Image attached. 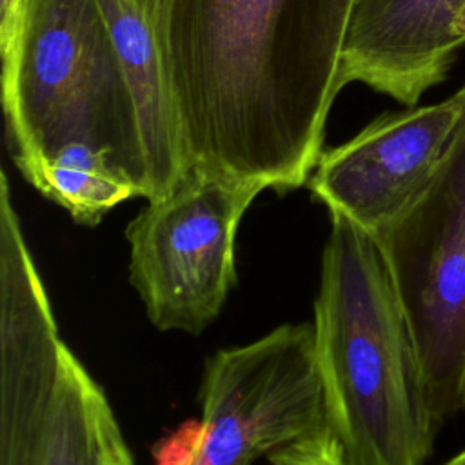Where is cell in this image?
<instances>
[{"instance_id": "obj_10", "label": "cell", "mask_w": 465, "mask_h": 465, "mask_svg": "<svg viewBox=\"0 0 465 465\" xmlns=\"http://www.w3.org/2000/svg\"><path fill=\"white\" fill-rule=\"evenodd\" d=\"M134 100L147 171V202L171 194L189 174L183 138L143 0H96Z\"/></svg>"}, {"instance_id": "obj_9", "label": "cell", "mask_w": 465, "mask_h": 465, "mask_svg": "<svg viewBox=\"0 0 465 465\" xmlns=\"http://www.w3.org/2000/svg\"><path fill=\"white\" fill-rule=\"evenodd\" d=\"M465 0H354L340 84L363 82L407 107L443 82L465 42L452 24Z\"/></svg>"}, {"instance_id": "obj_14", "label": "cell", "mask_w": 465, "mask_h": 465, "mask_svg": "<svg viewBox=\"0 0 465 465\" xmlns=\"http://www.w3.org/2000/svg\"><path fill=\"white\" fill-rule=\"evenodd\" d=\"M452 29L454 33L465 42V5L460 9V13L456 15L454 18V24H452Z\"/></svg>"}, {"instance_id": "obj_6", "label": "cell", "mask_w": 465, "mask_h": 465, "mask_svg": "<svg viewBox=\"0 0 465 465\" xmlns=\"http://www.w3.org/2000/svg\"><path fill=\"white\" fill-rule=\"evenodd\" d=\"M374 238L440 427L465 412V116L425 189Z\"/></svg>"}, {"instance_id": "obj_4", "label": "cell", "mask_w": 465, "mask_h": 465, "mask_svg": "<svg viewBox=\"0 0 465 465\" xmlns=\"http://www.w3.org/2000/svg\"><path fill=\"white\" fill-rule=\"evenodd\" d=\"M0 465H134L114 411L62 338L0 174Z\"/></svg>"}, {"instance_id": "obj_1", "label": "cell", "mask_w": 465, "mask_h": 465, "mask_svg": "<svg viewBox=\"0 0 465 465\" xmlns=\"http://www.w3.org/2000/svg\"><path fill=\"white\" fill-rule=\"evenodd\" d=\"M354 0H143L191 173L309 182Z\"/></svg>"}, {"instance_id": "obj_8", "label": "cell", "mask_w": 465, "mask_h": 465, "mask_svg": "<svg viewBox=\"0 0 465 465\" xmlns=\"http://www.w3.org/2000/svg\"><path fill=\"white\" fill-rule=\"evenodd\" d=\"M465 116V85L443 102L385 114L322 153L309 187L331 216L376 234L436 173Z\"/></svg>"}, {"instance_id": "obj_11", "label": "cell", "mask_w": 465, "mask_h": 465, "mask_svg": "<svg viewBox=\"0 0 465 465\" xmlns=\"http://www.w3.org/2000/svg\"><path fill=\"white\" fill-rule=\"evenodd\" d=\"M27 182L80 225L94 227L118 203L138 196L134 185L107 156L73 143L42 163Z\"/></svg>"}, {"instance_id": "obj_2", "label": "cell", "mask_w": 465, "mask_h": 465, "mask_svg": "<svg viewBox=\"0 0 465 465\" xmlns=\"http://www.w3.org/2000/svg\"><path fill=\"white\" fill-rule=\"evenodd\" d=\"M327 425L354 465H425L434 421L414 338L374 234L331 216L312 312Z\"/></svg>"}, {"instance_id": "obj_7", "label": "cell", "mask_w": 465, "mask_h": 465, "mask_svg": "<svg viewBox=\"0 0 465 465\" xmlns=\"http://www.w3.org/2000/svg\"><path fill=\"white\" fill-rule=\"evenodd\" d=\"M262 191L191 173L129 222V282L158 331L200 334L218 318L236 282L240 222Z\"/></svg>"}, {"instance_id": "obj_3", "label": "cell", "mask_w": 465, "mask_h": 465, "mask_svg": "<svg viewBox=\"0 0 465 465\" xmlns=\"http://www.w3.org/2000/svg\"><path fill=\"white\" fill-rule=\"evenodd\" d=\"M2 91L11 154L25 180L84 143L147 196L134 100L96 0H20L2 51Z\"/></svg>"}, {"instance_id": "obj_15", "label": "cell", "mask_w": 465, "mask_h": 465, "mask_svg": "<svg viewBox=\"0 0 465 465\" xmlns=\"http://www.w3.org/2000/svg\"><path fill=\"white\" fill-rule=\"evenodd\" d=\"M441 465H465V449L461 452H458L456 456H452L450 460H447L445 463Z\"/></svg>"}, {"instance_id": "obj_13", "label": "cell", "mask_w": 465, "mask_h": 465, "mask_svg": "<svg viewBox=\"0 0 465 465\" xmlns=\"http://www.w3.org/2000/svg\"><path fill=\"white\" fill-rule=\"evenodd\" d=\"M20 0H0V53L5 51L13 40Z\"/></svg>"}, {"instance_id": "obj_12", "label": "cell", "mask_w": 465, "mask_h": 465, "mask_svg": "<svg viewBox=\"0 0 465 465\" xmlns=\"http://www.w3.org/2000/svg\"><path fill=\"white\" fill-rule=\"evenodd\" d=\"M269 465H354L329 425L269 454Z\"/></svg>"}, {"instance_id": "obj_5", "label": "cell", "mask_w": 465, "mask_h": 465, "mask_svg": "<svg viewBox=\"0 0 465 465\" xmlns=\"http://www.w3.org/2000/svg\"><path fill=\"white\" fill-rule=\"evenodd\" d=\"M202 416L153 445L154 465H251L327 425L312 323H283L207 358Z\"/></svg>"}]
</instances>
